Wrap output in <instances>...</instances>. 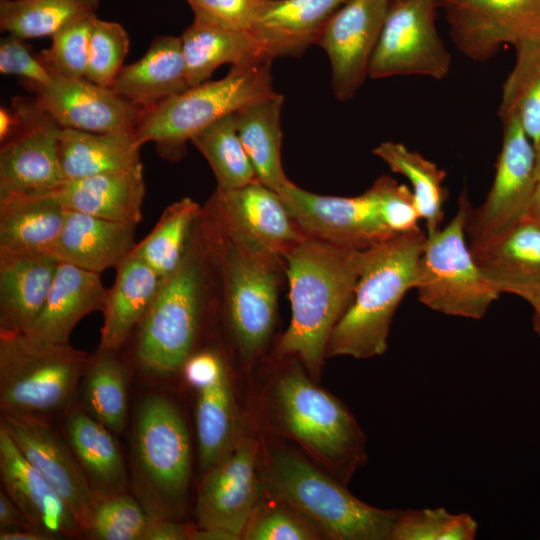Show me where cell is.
I'll list each match as a JSON object with an SVG mask.
<instances>
[{"mask_svg": "<svg viewBox=\"0 0 540 540\" xmlns=\"http://www.w3.org/2000/svg\"><path fill=\"white\" fill-rule=\"evenodd\" d=\"M364 250L305 238L284 255L291 319L276 355L297 358L317 378L331 332L350 306Z\"/></svg>", "mask_w": 540, "mask_h": 540, "instance_id": "cell-1", "label": "cell"}, {"mask_svg": "<svg viewBox=\"0 0 540 540\" xmlns=\"http://www.w3.org/2000/svg\"><path fill=\"white\" fill-rule=\"evenodd\" d=\"M425 239L418 228L364 250L353 300L331 332L326 357L368 359L386 351L394 314L415 289Z\"/></svg>", "mask_w": 540, "mask_h": 540, "instance_id": "cell-2", "label": "cell"}, {"mask_svg": "<svg viewBox=\"0 0 540 540\" xmlns=\"http://www.w3.org/2000/svg\"><path fill=\"white\" fill-rule=\"evenodd\" d=\"M214 255L204 215L180 266L165 278L143 320L137 358L148 371L177 372L192 354L210 296Z\"/></svg>", "mask_w": 540, "mask_h": 540, "instance_id": "cell-3", "label": "cell"}, {"mask_svg": "<svg viewBox=\"0 0 540 540\" xmlns=\"http://www.w3.org/2000/svg\"><path fill=\"white\" fill-rule=\"evenodd\" d=\"M205 221L229 328L240 354L252 359L274 329L284 259L226 233L209 213Z\"/></svg>", "mask_w": 540, "mask_h": 540, "instance_id": "cell-4", "label": "cell"}, {"mask_svg": "<svg viewBox=\"0 0 540 540\" xmlns=\"http://www.w3.org/2000/svg\"><path fill=\"white\" fill-rule=\"evenodd\" d=\"M267 482L274 497L294 507L331 539L391 540L402 513L362 502L341 483L287 450L270 455Z\"/></svg>", "mask_w": 540, "mask_h": 540, "instance_id": "cell-5", "label": "cell"}, {"mask_svg": "<svg viewBox=\"0 0 540 540\" xmlns=\"http://www.w3.org/2000/svg\"><path fill=\"white\" fill-rule=\"evenodd\" d=\"M272 61L231 66L219 80L189 87L146 109L136 128L143 145L152 142L163 157L182 156L188 141L217 120L276 93L272 86Z\"/></svg>", "mask_w": 540, "mask_h": 540, "instance_id": "cell-6", "label": "cell"}, {"mask_svg": "<svg viewBox=\"0 0 540 540\" xmlns=\"http://www.w3.org/2000/svg\"><path fill=\"white\" fill-rule=\"evenodd\" d=\"M190 466V439L180 411L162 395L146 397L136 415L132 482L153 519H172L180 511Z\"/></svg>", "mask_w": 540, "mask_h": 540, "instance_id": "cell-7", "label": "cell"}, {"mask_svg": "<svg viewBox=\"0 0 540 540\" xmlns=\"http://www.w3.org/2000/svg\"><path fill=\"white\" fill-rule=\"evenodd\" d=\"M91 357L69 343H46L24 332L0 333V407L46 418L71 401Z\"/></svg>", "mask_w": 540, "mask_h": 540, "instance_id": "cell-8", "label": "cell"}, {"mask_svg": "<svg viewBox=\"0 0 540 540\" xmlns=\"http://www.w3.org/2000/svg\"><path fill=\"white\" fill-rule=\"evenodd\" d=\"M307 374L296 363L276 378L273 400L277 416L311 454L349 477L365 459L364 436L348 409Z\"/></svg>", "mask_w": 540, "mask_h": 540, "instance_id": "cell-9", "label": "cell"}, {"mask_svg": "<svg viewBox=\"0 0 540 540\" xmlns=\"http://www.w3.org/2000/svg\"><path fill=\"white\" fill-rule=\"evenodd\" d=\"M472 207L464 187L454 217L444 228L426 233L415 289L419 301L434 311L479 320L501 293L482 273L467 243Z\"/></svg>", "mask_w": 540, "mask_h": 540, "instance_id": "cell-10", "label": "cell"}, {"mask_svg": "<svg viewBox=\"0 0 540 540\" xmlns=\"http://www.w3.org/2000/svg\"><path fill=\"white\" fill-rule=\"evenodd\" d=\"M438 0H391L373 52L369 77L445 78L451 55L436 28Z\"/></svg>", "mask_w": 540, "mask_h": 540, "instance_id": "cell-11", "label": "cell"}, {"mask_svg": "<svg viewBox=\"0 0 540 540\" xmlns=\"http://www.w3.org/2000/svg\"><path fill=\"white\" fill-rule=\"evenodd\" d=\"M455 47L485 62L509 44L516 53L540 46V0H438Z\"/></svg>", "mask_w": 540, "mask_h": 540, "instance_id": "cell-12", "label": "cell"}, {"mask_svg": "<svg viewBox=\"0 0 540 540\" xmlns=\"http://www.w3.org/2000/svg\"><path fill=\"white\" fill-rule=\"evenodd\" d=\"M502 122L503 141L492 186L483 203L471 208L466 225L472 252L525 215L537 182L536 151L517 113Z\"/></svg>", "mask_w": 540, "mask_h": 540, "instance_id": "cell-13", "label": "cell"}, {"mask_svg": "<svg viewBox=\"0 0 540 540\" xmlns=\"http://www.w3.org/2000/svg\"><path fill=\"white\" fill-rule=\"evenodd\" d=\"M18 131L0 149V197L55 193L63 184L58 136L62 127L36 97H16Z\"/></svg>", "mask_w": 540, "mask_h": 540, "instance_id": "cell-14", "label": "cell"}, {"mask_svg": "<svg viewBox=\"0 0 540 540\" xmlns=\"http://www.w3.org/2000/svg\"><path fill=\"white\" fill-rule=\"evenodd\" d=\"M278 194L308 238L366 250L396 236L383 221L371 188L340 197L315 194L290 181Z\"/></svg>", "mask_w": 540, "mask_h": 540, "instance_id": "cell-15", "label": "cell"}, {"mask_svg": "<svg viewBox=\"0 0 540 540\" xmlns=\"http://www.w3.org/2000/svg\"><path fill=\"white\" fill-rule=\"evenodd\" d=\"M207 211L226 233L283 259L307 238L280 195L259 181L233 189L217 188Z\"/></svg>", "mask_w": 540, "mask_h": 540, "instance_id": "cell-16", "label": "cell"}, {"mask_svg": "<svg viewBox=\"0 0 540 540\" xmlns=\"http://www.w3.org/2000/svg\"><path fill=\"white\" fill-rule=\"evenodd\" d=\"M391 0H347L328 20L317 45L331 64V85L339 101L354 97L369 73Z\"/></svg>", "mask_w": 540, "mask_h": 540, "instance_id": "cell-17", "label": "cell"}, {"mask_svg": "<svg viewBox=\"0 0 540 540\" xmlns=\"http://www.w3.org/2000/svg\"><path fill=\"white\" fill-rule=\"evenodd\" d=\"M0 426L65 501L86 533L98 497L68 442L45 418L2 412Z\"/></svg>", "mask_w": 540, "mask_h": 540, "instance_id": "cell-18", "label": "cell"}, {"mask_svg": "<svg viewBox=\"0 0 540 540\" xmlns=\"http://www.w3.org/2000/svg\"><path fill=\"white\" fill-rule=\"evenodd\" d=\"M257 448L254 439L240 436L231 452L207 470L197 497L199 527L242 537L260 493Z\"/></svg>", "mask_w": 540, "mask_h": 540, "instance_id": "cell-19", "label": "cell"}, {"mask_svg": "<svg viewBox=\"0 0 540 540\" xmlns=\"http://www.w3.org/2000/svg\"><path fill=\"white\" fill-rule=\"evenodd\" d=\"M49 71L51 79L46 84L26 86L62 128L98 133L136 131L144 109L111 88Z\"/></svg>", "mask_w": 540, "mask_h": 540, "instance_id": "cell-20", "label": "cell"}, {"mask_svg": "<svg viewBox=\"0 0 540 540\" xmlns=\"http://www.w3.org/2000/svg\"><path fill=\"white\" fill-rule=\"evenodd\" d=\"M0 475L5 493L30 525L49 539L70 538L84 531L65 501L24 457L0 426Z\"/></svg>", "mask_w": 540, "mask_h": 540, "instance_id": "cell-21", "label": "cell"}, {"mask_svg": "<svg viewBox=\"0 0 540 540\" xmlns=\"http://www.w3.org/2000/svg\"><path fill=\"white\" fill-rule=\"evenodd\" d=\"M107 292L100 274L60 261L45 303L24 333L41 342L69 343L83 317L103 311Z\"/></svg>", "mask_w": 540, "mask_h": 540, "instance_id": "cell-22", "label": "cell"}, {"mask_svg": "<svg viewBox=\"0 0 540 540\" xmlns=\"http://www.w3.org/2000/svg\"><path fill=\"white\" fill-rule=\"evenodd\" d=\"M59 262L51 252H0V333L24 332L34 321Z\"/></svg>", "mask_w": 540, "mask_h": 540, "instance_id": "cell-23", "label": "cell"}, {"mask_svg": "<svg viewBox=\"0 0 540 540\" xmlns=\"http://www.w3.org/2000/svg\"><path fill=\"white\" fill-rule=\"evenodd\" d=\"M135 228V224L66 209L52 253L59 261L101 274L108 268H117L133 251Z\"/></svg>", "mask_w": 540, "mask_h": 540, "instance_id": "cell-24", "label": "cell"}, {"mask_svg": "<svg viewBox=\"0 0 540 540\" xmlns=\"http://www.w3.org/2000/svg\"><path fill=\"white\" fill-rule=\"evenodd\" d=\"M189 87L181 36L161 35L141 58L123 66L111 89L146 110Z\"/></svg>", "mask_w": 540, "mask_h": 540, "instance_id": "cell-25", "label": "cell"}, {"mask_svg": "<svg viewBox=\"0 0 540 540\" xmlns=\"http://www.w3.org/2000/svg\"><path fill=\"white\" fill-rule=\"evenodd\" d=\"M54 194L65 209L137 225L145 196L143 165L64 181Z\"/></svg>", "mask_w": 540, "mask_h": 540, "instance_id": "cell-26", "label": "cell"}, {"mask_svg": "<svg viewBox=\"0 0 540 540\" xmlns=\"http://www.w3.org/2000/svg\"><path fill=\"white\" fill-rule=\"evenodd\" d=\"M103 309L100 351L116 352L149 310L163 279L134 251L116 268Z\"/></svg>", "mask_w": 540, "mask_h": 540, "instance_id": "cell-27", "label": "cell"}, {"mask_svg": "<svg viewBox=\"0 0 540 540\" xmlns=\"http://www.w3.org/2000/svg\"><path fill=\"white\" fill-rule=\"evenodd\" d=\"M181 40L190 87L209 81L223 64L234 66L274 59L254 32L228 30L197 19L183 31Z\"/></svg>", "mask_w": 540, "mask_h": 540, "instance_id": "cell-28", "label": "cell"}, {"mask_svg": "<svg viewBox=\"0 0 540 540\" xmlns=\"http://www.w3.org/2000/svg\"><path fill=\"white\" fill-rule=\"evenodd\" d=\"M347 0H264L254 33L273 58L295 55L318 37Z\"/></svg>", "mask_w": 540, "mask_h": 540, "instance_id": "cell-29", "label": "cell"}, {"mask_svg": "<svg viewBox=\"0 0 540 540\" xmlns=\"http://www.w3.org/2000/svg\"><path fill=\"white\" fill-rule=\"evenodd\" d=\"M472 254L500 293L540 283V225L526 215Z\"/></svg>", "mask_w": 540, "mask_h": 540, "instance_id": "cell-30", "label": "cell"}, {"mask_svg": "<svg viewBox=\"0 0 540 540\" xmlns=\"http://www.w3.org/2000/svg\"><path fill=\"white\" fill-rule=\"evenodd\" d=\"M67 442L98 498L127 492L125 461L112 431L82 409L65 420Z\"/></svg>", "mask_w": 540, "mask_h": 540, "instance_id": "cell-31", "label": "cell"}, {"mask_svg": "<svg viewBox=\"0 0 540 540\" xmlns=\"http://www.w3.org/2000/svg\"><path fill=\"white\" fill-rule=\"evenodd\" d=\"M136 131L89 132L62 128L58 154L65 181L142 166Z\"/></svg>", "mask_w": 540, "mask_h": 540, "instance_id": "cell-32", "label": "cell"}, {"mask_svg": "<svg viewBox=\"0 0 540 540\" xmlns=\"http://www.w3.org/2000/svg\"><path fill=\"white\" fill-rule=\"evenodd\" d=\"M66 209L54 193L0 197V252H51Z\"/></svg>", "mask_w": 540, "mask_h": 540, "instance_id": "cell-33", "label": "cell"}, {"mask_svg": "<svg viewBox=\"0 0 540 540\" xmlns=\"http://www.w3.org/2000/svg\"><path fill=\"white\" fill-rule=\"evenodd\" d=\"M283 103L284 97L276 92L234 114L238 135L257 180L277 193L290 182L281 163Z\"/></svg>", "mask_w": 540, "mask_h": 540, "instance_id": "cell-34", "label": "cell"}, {"mask_svg": "<svg viewBox=\"0 0 540 540\" xmlns=\"http://www.w3.org/2000/svg\"><path fill=\"white\" fill-rule=\"evenodd\" d=\"M197 390L196 429L204 470L223 460L238 438V417L227 366Z\"/></svg>", "mask_w": 540, "mask_h": 540, "instance_id": "cell-35", "label": "cell"}, {"mask_svg": "<svg viewBox=\"0 0 540 540\" xmlns=\"http://www.w3.org/2000/svg\"><path fill=\"white\" fill-rule=\"evenodd\" d=\"M373 153L410 182L420 219L426 222V233L440 229L444 219L443 206L448 198V191L443 186L446 171L398 142H382Z\"/></svg>", "mask_w": 540, "mask_h": 540, "instance_id": "cell-36", "label": "cell"}, {"mask_svg": "<svg viewBox=\"0 0 540 540\" xmlns=\"http://www.w3.org/2000/svg\"><path fill=\"white\" fill-rule=\"evenodd\" d=\"M202 212L189 197L172 203L133 251L164 280L182 263Z\"/></svg>", "mask_w": 540, "mask_h": 540, "instance_id": "cell-37", "label": "cell"}, {"mask_svg": "<svg viewBox=\"0 0 540 540\" xmlns=\"http://www.w3.org/2000/svg\"><path fill=\"white\" fill-rule=\"evenodd\" d=\"M115 352L100 351L84 373L83 410L112 432L120 433L127 420L128 398L124 369Z\"/></svg>", "mask_w": 540, "mask_h": 540, "instance_id": "cell-38", "label": "cell"}, {"mask_svg": "<svg viewBox=\"0 0 540 540\" xmlns=\"http://www.w3.org/2000/svg\"><path fill=\"white\" fill-rule=\"evenodd\" d=\"M100 0H0L2 32L22 39L51 37L71 19L95 13Z\"/></svg>", "mask_w": 540, "mask_h": 540, "instance_id": "cell-39", "label": "cell"}, {"mask_svg": "<svg viewBox=\"0 0 540 540\" xmlns=\"http://www.w3.org/2000/svg\"><path fill=\"white\" fill-rule=\"evenodd\" d=\"M234 114L217 120L190 141L208 161L218 189H233L258 181L238 135Z\"/></svg>", "mask_w": 540, "mask_h": 540, "instance_id": "cell-40", "label": "cell"}, {"mask_svg": "<svg viewBox=\"0 0 540 540\" xmlns=\"http://www.w3.org/2000/svg\"><path fill=\"white\" fill-rule=\"evenodd\" d=\"M153 518L127 492L98 498L86 531L98 540H144Z\"/></svg>", "mask_w": 540, "mask_h": 540, "instance_id": "cell-41", "label": "cell"}, {"mask_svg": "<svg viewBox=\"0 0 540 540\" xmlns=\"http://www.w3.org/2000/svg\"><path fill=\"white\" fill-rule=\"evenodd\" d=\"M478 524L467 513H450L444 508L402 511L391 540H473Z\"/></svg>", "mask_w": 540, "mask_h": 540, "instance_id": "cell-42", "label": "cell"}, {"mask_svg": "<svg viewBox=\"0 0 540 540\" xmlns=\"http://www.w3.org/2000/svg\"><path fill=\"white\" fill-rule=\"evenodd\" d=\"M96 17V13L77 16L50 37V47L38 54L49 69L69 78H85Z\"/></svg>", "mask_w": 540, "mask_h": 540, "instance_id": "cell-43", "label": "cell"}, {"mask_svg": "<svg viewBox=\"0 0 540 540\" xmlns=\"http://www.w3.org/2000/svg\"><path fill=\"white\" fill-rule=\"evenodd\" d=\"M129 46V35L121 24L96 17L90 36L85 79L111 88L124 66Z\"/></svg>", "mask_w": 540, "mask_h": 540, "instance_id": "cell-44", "label": "cell"}, {"mask_svg": "<svg viewBox=\"0 0 540 540\" xmlns=\"http://www.w3.org/2000/svg\"><path fill=\"white\" fill-rule=\"evenodd\" d=\"M277 498V497H276ZM279 504H257L242 538L247 540H314L323 533L294 507L279 499Z\"/></svg>", "mask_w": 540, "mask_h": 540, "instance_id": "cell-45", "label": "cell"}, {"mask_svg": "<svg viewBox=\"0 0 540 540\" xmlns=\"http://www.w3.org/2000/svg\"><path fill=\"white\" fill-rule=\"evenodd\" d=\"M379 211L389 230L395 234L408 233L419 227L420 219L413 192L390 176L379 177L370 187Z\"/></svg>", "mask_w": 540, "mask_h": 540, "instance_id": "cell-46", "label": "cell"}, {"mask_svg": "<svg viewBox=\"0 0 540 540\" xmlns=\"http://www.w3.org/2000/svg\"><path fill=\"white\" fill-rule=\"evenodd\" d=\"M194 19L220 28L254 32L264 0H186Z\"/></svg>", "mask_w": 540, "mask_h": 540, "instance_id": "cell-47", "label": "cell"}, {"mask_svg": "<svg viewBox=\"0 0 540 540\" xmlns=\"http://www.w3.org/2000/svg\"><path fill=\"white\" fill-rule=\"evenodd\" d=\"M0 72L22 78L26 85H43L51 74L39 55L18 36L8 34L0 41Z\"/></svg>", "mask_w": 540, "mask_h": 540, "instance_id": "cell-48", "label": "cell"}, {"mask_svg": "<svg viewBox=\"0 0 540 540\" xmlns=\"http://www.w3.org/2000/svg\"><path fill=\"white\" fill-rule=\"evenodd\" d=\"M514 113H517L525 133L536 150L540 145V72L523 88Z\"/></svg>", "mask_w": 540, "mask_h": 540, "instance_id": "cell-49", "label": "cell"}, {"mask_svg": "<svg viewBox=\"0 0 540 540\" xmlns=\"http://www.w3.org/2000/svg\"><path fill=\"white\" fill-rule=\"evenodd\" d=\"M191 531L172 519H153L144 540H185L190 539Z\"/></svg>", "mask_w": 540, "mask_h": 540, "instance_id": "cell-50", "label": "cell"}, {"mask_svg": "<svg viewBox=\"0 0 540 540\" xmlns=\"http://www.w3.org/2000/svg\"><path fill=\"white\" fill-rule=\"evenodd\" d=\"M0 529L36 531L3 489L0 491Z\"/></svg>", "mask_w": 540, "mask_h": 540, "instance_id": "cell-51", "label": "cell"}, {"mask_svg": "<svg viewBox=\"0 0 540 540\" xmlns=\"http://www.w3.org/2000/svg\"><path fill=\"white\" fill-rule=\"evenodd\" d=\"M506 293L521 297L533 309V327L540 337V283L510 288Z\"/></svg>", "mask_w": 540, "mask_h": 540, "instance_id": "cell-52", "label": "cell"}, {"mask_svg": "<svg viewBox=\"0 0 540 540\" xmlns=\"http://www.w3.org/2000/svg\"><path fill=\"white\" fill-rule=\"evenodd\" d=\"M21 125V116L19 112L11 105L1 107L0 109V141L1 143L9 140L19 129Z\"/></svg>", "mask_w": 540, "mask_h": 540, "instance_id": "cell-53", "label": "cell"}, {"mask_svg": "<svg viewBox=\"0 0 540 540\" xmlns=\"http://www.w3.org/2000/svg\"><path fill=\"white\" fill-rule=\"evenodd\" d=\"M190 539L197 540H234L236 536L225 530L217 528L199 527L191 531Z\"/></svg>", "mask_w": 540, "mask_h": 540, "instance_id": "cell-54", "label": "cell"}, {"mask_svg": "<svg viewBox=\"0 0 540 540\" xmlns=\"http://www.w3.org/2000/svg\"><path fill=\"white\" fill-rule=\"evenodd\" d=\"M1 540H48L44 534L27 529H0Z\"/></svg>", "mask_w": 540, "mask_h": 540, "instance_id": "cell-55", "label": "cell"}, {"mask_svg": "<svg viewBox=\"0 0 540 540\" xmlns=\"http://www.w3.org/2000/svg\"><path fill=\"white\" fill-rule=\"evenodd\" d=\"M525 215L540 225V176L537 178L535 190Z\"/></svg>", "mask_w": 540, "mask_h": 540, "instance_id": "cell-56", "label": "cell"}, {"mask_svg": "<svg viewBox=\"0 0 540 540\" xmlns=\"http://www.w3.org/2000/svg\"><path fill=\"white\" fill-rule=\"evenodd\" d=\"M536 151V177L540 176V145L535 150Z\"/></svg>", "mask_w": 540, "mask_h": 540, "instance_id": "cell-57", "label": "cell"}]
</instances>
